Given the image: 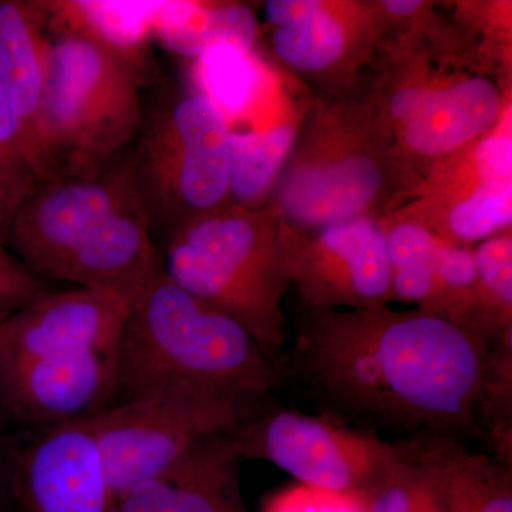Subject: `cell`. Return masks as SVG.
I'll return each mask as SVG.
<instances>
[{"instance_id":"1","label":"cell","mask_w":512,"mask_h":512,"mask_svg":"<svg viewBox=\"0 0 512 512\" xmlns=\"http://www.w3.org/2000/svg\"><path fill=\"white\" fill-rule=\"evenodd\" d=\"M490 343L427 312L320 311L299 329L293 367L340 412L412 437L477 426Z\"/></svg>"},{"instance_id":"2","label":"cell","mask_w":512,"mask_h":512,"mask_svg":"<svg viewBox=\"0 0 512 512\" xmlns=\"http://www.w3.org/2000/svg\"><path fill=\"white\" fill-rule=\"evenodd\" d=\"M3 244L37 278L131 301L161 269L134 184L133 154L94 174L37 183L20 201Z\"/></svg>"},{"instance_id":"3","label":"cell","mask_w":512,"mask_h":512,"mask_svg":"<svg viewBox=\"0 0 512 512\" xmlns=\"http://www.w3.org/2000/svg\"><path fill=\"white\" fill-rule=\"evenodd\" d=\"M278 382L275 362L241 323L174 284L161 266L131 301L110 406L175 386L254 400Z\"/></svg>"},{"instance_id":"4","label":"cell","mask_w":512,"mask_h":512,"mask_svg":"<svg viewBox=\"0 0 512 512\" xmlns=\"http://www.w3.org/2000/svg\"><path fill=\"white\" fill-rule=\"evenodd\" d=\"M143 116L140 77L119 45L89 30L47 40L42 181L97 173L140 134Z\"/></svg>"},{"instance_id":"5","label":"cell","mask_w":512,"mask_h":512,"mask_svg":"<svg viewBox=\"0 0 512 512\" xmlns=\"http://www.w3.org/2000/svg\"><path fill=\"white\" fill-rule=\"evenodd\" d=\"M161 265L174 284L241 323L275 362L286 336L284 249L259 215L215 212L192 222L168 238Z\"/></svg>"},{"instance_id":"6","label":"cell","mask_w":512,"mask_h":512,"mask_svg":"<svg viewBox=\"0 0 512 512\" xmlns=\"http://www.w3.org/2000/svg\"><path fill=\"white\" fill-rule=\"evenodd\" d=\"M231 128L220 107L197 92L158 97L143 116L133 177L151 229L168 238L227 201Z\"/></svg>"},{"instance_id":"7","label":"cell","mask_w":512,"mask_h":512,"mask_svg":"<svg viewBox=\"0 0 512 512\" xmlns=\"http://www.w3.org/2000/svg\"><path fill=\"white\" fill-rule=\"evenodd\" d=\"M251 399L175 386L111 404L89 417L111 490L119 495L160 473L200 441L251 419Z\"/></svg>"},{"instance_id":"8","label":"cell","mask_w":512,"mask_h":512,"mask_svg":"<svg viewBox=\"0 0 512 512\" xmlns=\"http://www.w3.org/2000/svg\"><path fill=\"white\" fill-rule=\"evenodd\" d=\"M234 436L242 458L269 461L296 483L362 498L399 456L397 443L375 433L293 410L251 417Z\"/></svg>"},{"instance_id":"9","label":"cell","mask_w":512,"mask_h":512,"mask_svg":"<svg viewBox=\"0 0 512 512\" xmlns=\"http://www.w3.org/2000/svg\"><path fill=\"white\" fill-rule=\"evenodd\" d=\"M130 305L119 293L79 288L0 315V369L116 352Z\"/></svg>"},{"instance_id":"10","label":"cell","mask_w":512,"mask_h":512,"mask_svg":"<svg viewBox=\"0 0 512 512\" xmlns=\"http://www.w3.org/2000/svg\"><path fill=\"white\" fill-rule=\"evenodd\" d=\"M89 417L15 448L10 512H116Z\"/></svg>"},{"instance_id":"11","label":"cell","mask_w":512,"mask_h":512,"mask_svg":"<svg viewBox=\"0 0 512 512\" xmlns=\"http://www.w3.org/2000/svg\"><path fill=\"white\" fill-rule=\"evenodd\" d=\"M234 431L200 441L174 464L117 497L116 512H248Z\"/></svg>"},{"instance_id":"12","label":"cell","mask_w":512,"mask_h":512,"mask_svg":"<svg viewBox=\"0 0 512 512\" xmlns=\"http://www.w3.org/2000/svg\"><path fill=\"white\" fill-rule=\"evenodd\" d=\"M40 3L0 0V86L37 181L43 180L42 109L47 40Z\"/></svg>"},{"instance_id":"13","label":"cell","mask_w":512,"mask_h":512,"mask_svg":"<svg viewBox=\"0 0 512 512\" xmlns=\"http://www.w3.org/2000/svg\"><path fill=\"white\" fill-rule=\"evenodd\" d=\"M430 481L441 512H512V470L460 437L397 441Z\"/></svg>"},{"instance_id":"14","label":"cell","mask_w":512,"mask_h":512,"mask_svg":"<svg viewBox=\"0 0 512 512\" xmlns=\"http://www.w3.org/2000/svg\"><path fill=\"white\" fill-rule=\"evenodd\" d=\"M500 109L494 83L480 77L468 79L431 92L420 113L407 123L404 138L417 153L441 156L487 131Z\"/></svg>"},{"instance_id":"15","label":"cell","mask_w":512,"mask_h":512,"mask_svg":"<svg viewBox=\"0 0 512 512\" xmlns=\"http://www.w3.org/2000/svg\"><path fill=\"white\" fill-rule=\"evenodd\" d=\"M382 184L379 168L365 157H350L319 170L296 175L282 202L296 220L326 225L350 220L375 197Z\"/></svg>"},{"instance_id":"16","label":"cell","mask_w":512,"mask_h":512,"mask_svg":"<svg viewBox=\"0 0 512 512\" xmlns=\"http://www.w3.org/2000/svg\"><path fill=\"white\" fill-rule=\"evenodd\" d=\"M316 247L339 256L350 266L359 311L382 308L383 302L392 298L386 235L375 222L350 218L326 225Z\"/></svg>"},{"instance_id":"17","label":"cell","mask_w":512,"mask_h":512,"mask_svg":"<svg viewBox=\"0 0 512 512\" xmlns=\"http://www.w3.org/2000/svg\"><path fill=\"white\" fill-rule=\"evenodd\" d=\"M477 281L471 299V328L493 343L511 326L512 244L510 238L484 242L476 254Z\"/></svg>"},{"instance_id":"18","label":"cell","mask_w":512,"mask_h":512,"mask_svg":"<svg viewBox=\"0 0 512 512\" xmlns=\"http://www.w3.org/2000/svg\"><path fill=\"white\" fill-rule=\"evenodd\" d=\"M293 131L281 126L264 131H231L228 197L238 205H251L274 180L289 147Z\"/></svg>"},{"instance_id":"19","label":"cell","mask_w":512,"mask_h":512,"mask_svg":"<svg viewBox=\"0 0 512 512\" xmlns=\"http://www.w3.org/2000/svg\"><path fill=\"white\" fill-rule=\"evenodd\" d=\"M200 90L210 97L225 116H237L254 103L261 72L248 50L214 42L198 53Z\"/></svg>"},{"instance_id":"20","label":"cell","mask_w":512,"mask_h":512,"mask_svg":"<svg viewBox=\"0 0 512 512\" xmlns=\"http://www.w3.org/2000/svg\"><path fill=\"white\" fill-rule=\"evenodd\" d=\"M487 430L495 460L512 461V329L491 343L477 424Z\"/></svg>"},{"instance_id":"21","label":"cell","mask_w":512,"mask_h":512,"mask_svg":"<svg viewBox=\"0 0 512 512\" xmlns=\"http://www.w3.org/2000/svg\"><path fill=\"white\" fill-rule=\"evenodd\" d=\"M345 36L342 28L325 9L309 18L276 30V55L293 67L319 70L342 55Z\"/></svg>"},{"instance_id":"22","label":"cell","mask_w":512,"mask_h":512,"mask_svg":"<svg viewBox=\"0 0 512 512\" xmlns=\"http://www.w3.org/2000/svg\"><path fill=\"white\" fill-rule=\"evenodd\" d=\"M392 467L363 497L366 512H441L430 481L400 448Z\"/></svg>"},{"instance_id":"23","label":"cell","mask_w":512,"mask_h":512,"mask_svg":"<svg viewBox=\"0 0 512 512\" xmlns=\"http://www.w3.org/2000/svg\"><path fill=\"white\" fill-rule=\"evenodd\" d=\"M512 188L508 184H484L468 200L451 211L450 228L458 238L476 241L512 220Z\"/></svg>"},{"instance_id":"24","label":"cell","mask_w":512,"mask_h":512,"mask_svg":"<svg viewBox=\"0 0 512 512\" xmlns=\"http://www.w3.org/2000/svg\"><path fill=\"white\" fill-rule=\"evenodd\" d=\"M261 512H366L362 497L296 483L266 498Z\"/></svg>"},{"instance_id":"25","label":"cell","mask_w":512,"mask_h":512,"mask_svg":"<svg viewBox=\"0 0 512 512\" xmlns=\"http://www.w3.org/2000/svg\"><path fill=\"white\" fill-rule=\"evenodd\" d=\"M0 180L23 190H32L39 183L26 157L18 123L10 110L2 86H0Z\"/></svg>"},{"instance_id":"26","label":"cell","mask_w":512,"mask_h":512,"mask_svg":"<svg viewBox=\"0 0 512 512\" xmlns=\"http://www.w3.org/2000/svg\"><path fill=\"white\" fill-rule=\"evenodd\" d=\"M45 293L39 278L0 239V315L16 311Z\"/></svg>"},{"instance_id":"27","label":"cell","mask_w":512,"mask_h":512,"mask_svg":"<svg viewBox=\"0 0 512 512\" xmlns=\"http://www.w3.org/2000/svg\"><path fill=\"white\" fill-rule=\"evenodd\" d=\"M439 247L433 235L416 224L399 225L386 237L387 258L392 271L434 261Z\"/></svg>"},{"instance_id":"28","label":"cell","mask_w":512,"mask_h":512,"mask_svg":"<svg viewBox=\"0 0 512 512\" xmlns=\"http://www.w3.org/2000/svg\"><path fill=\"white\" fill-rule=\"evenodd\" d=\"M255 32L254 16L242 6L208 10V45L224 42L249 52L254 43Z\"/></svg>"},{"instance_id":"29","label":"cell","mask_w":512,"mask_h":512,"mask_svg":"<svg viewBox=\"0 0 512 512\" xmlns=\"http://www.w3.org/2000/svg\"><path fill=\"white\" fill-rule=\"evenodd\" d=\"M478 173L484 184L511 183L512 144L510 136H493L476 150Z\"/></svg>"},{"instance_id":"30","label":"cell","mask_w":512,"mask_h":512,"mask_svg":"<svg viewBox=\"0 0 512 512\" xmlns=\"http://www.w3.org/2000/svg\"><path fill=\"white\" fill-rule=\"evenodd\" d=\"M320 9H323L322 3L313 0H271L265 6L266 16L278 28L309 18Z\"/></svg>"},{"instance_id":"31","label":"cell","mask_w":512,"mask_h":512,"mask_svg":"<svg viewBox=\"0 0 512 512\" xmlns=\"http://www.w3.org/2000/svg\"><path fill=\"white\" fill-rule=\"evenodd\" d=\"M15 446L0 426V512L12 507V468Z\"/></svg>"},{"instance_id":"32","label":"cell","mask_w":512,"mask_h":512,"mask_svg":"<svg viewBox=\"0 0 512 512\" xmlns=\"http://www.w3.org/2000/svg\"><path fill=\"white\" fill-rule=\"evenodd\" d=\"M430 93L431 90L427 89H409L397 93L392 100L393 116L409 123L423 109Z\"/></svg>"},{"instance_id":"33","label":"cell","mask_w":512,"mask_h":512,"mask_svg":"<svg viewBox=\"0 0 512 512\" xmlns=\"http://www.w3.org/2000/svg\"><path fill=\"white\" fill-rule=\"evenodd\" d=\"M29 191L0 180V239L2 241L10 222H12L13 215L18 210L20 201Z\"/></svg>"},{"instance_id":"34","label":"cell","mask_w":512,"mask_h":512,"mask_svg":"<svg viewBox=\"0 0 512 512\" xmlns=\"http://www.w3.org/2000/svg\"><path fill=\"white\" fill-rule=\"evenodd\" d=\"M421 5L417 0H386L383 2L384 9L389 10L394 16H409L416 12Z\"/></svg>"}]
</instances>
